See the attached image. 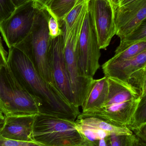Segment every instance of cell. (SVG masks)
Segmentation results:
<instances>
[{
  "instance_id": "obj_35",
  "label": "cell",
  "mask_w": 146,
  "mask_h": 146,
  "mask_svg": "<svg viewBox=\"0 0 146 146\" xmlns=\"http://www.w3.org/2000/svg\"><path fill=\"white\" fill-rule=\"evenodd\" d=\"M106 1H108L110 2V3H111V4H112V2H111V0H106Z\"/></svg>"
},
{
  "instance_id": "obj_3",
  "label": "cell",
  "mask_w": 146,
  "mask_h": 146,
  "mask_svg": "<svg viewBox=\"0 0 146 146\" xmlns=\"http://www.w3.org/2000/svg\"><path fill=\"white\" fill-rule=\"evenodd\" d=\"M108 78L109 92L105 102L98 111L87 115L97 116L115 125L127 127L139 102L140 94L128 82Z\"/></svg>"
},
{
  "instance_id": "obj_5",
  "label": "cell",
  "mask_w": 146,
  "mask_h": 146,
  "mask_svg": "<svg viewBox=\"0 0 146 146\" xmlns=\"http://www.w3.org/2000/svg\"><path fill=\"white\" fill-rule=\"evenodd\" d=\"M0 111L5 117L40 113L36 99L17 80L8 66L0 71Z\"/></svg>"
},
{
  "instance_id": "obj_13",
  "label": "cell",
  "mask_w": 146,
  "mask_h": 146,
  "mask_svg": "<svg viewBox=\"0 0 146 146\" xmlns=\"http://www.w3.org/2000/svg\"><path fill=\"white\" fill-rule=\"evenodd\" d=\"M146 64V51L127 60L118 63L106 62L102 66L104 76L128 82L133 74Z\"/></svg>"
},
{
  "instance_id": "obj_20",
  "label": "cell",
  "mask_w": 146,
  "mask_h": 146,
  "mask_svg": "<svg viewBox=\"0 0 146 146\" xmlns=\"http://www.w3.org/2000/svg\"><path fill=\"white\" fill-rule=\"evenodd\" d=\"M146 123V95L141 97L134 114L127 127L133 132L135 129Z\"/></svg>"
},
{
  "instance_id": "obj_26",
  "label": "cell",
  "mask_w": 146,
  "mask_h": 146,
  "mask_svg": "<svg viewBox=\"0 0 146 146\" xmlns=\"http://www.w3.org/2000/svg\"><path fill=\"white\" fill-rule=\"evenodd\" d=\"M8 53L5 50L3 45L1 38L0 36V71L3 67L8 66Z\"/></svg>"
},
{
  "instance_id": "obj_10",
  "label": "cell",
  "mask_w": 146,
  "mask_h": 146,
  "mask_svg": "<svg viewBox=\"0 0 146 146\" xmlns=\"http://www.w3.org/2000/svg\"><path fill=\"white\" fill-rule=\"evenodd\" d=\"M50 59L53 79L56 88L68 101L75 106L71 81L64 58L62 35L51 39Z\"/></svg>"
},
{
  "instance_id": "obj_33",
  "label": "cell",
  "mask_w": 146,
  "mask_h": 146,
  "mask_svg": "<svg viewBox=\"0 0 146 146\" xmlns=\"http://www.w3.org/2000/svg\"><path fill=\"white\" fill-rule=\"evenodd\" d=\"M4 119V116L2 113L0 111V127L1 125L3 123V121Z\"/></svg>"
},
{
  "instance_id": "obj_12",
  "label": "cell",
  "mask_w": 146,
  "mask_h": 146,
  "mask_svg": "<svg viewBox=\"0 0 146 146\" xmlns=\"http://www.w3.org/2000/svg\"><path fill=\"white\" fill-rule=\"evenodd\" d=\"M36 115L4 116L0 127V136L13 140L34 141L33 129Z\"/></svg>"
},
{
  "instance_id": "obj_4",
  "label": "cell",
  "mask_w": 146,
  "mask_h": 146,
  "mask_svg": "<svg viewBox=\"0 0 146 146\" xmlns=\"http://www.w3.org/2000/svg\"><path fill=\"white\" fill-rule=\"evenodd\" d=\"M33 138L44 146H87L75 121L45 114L35 116Z\"/></svg>"
},
{
  "instance_id": "obj_11",
  "label": "cell",
  "mask_w": 146,
  "mask_h": 146,
  "mask_svg": "<svg viewBox=\"0 0 146 146\" xmlns=\"http://www.w3.org/2000/svg\"><path fill=\"white\" fill-rule=\"evenodd\" d=\"M116 35L120 38L132 33L146 19V0H135L114 8Z\"/></svg>"
},
{
  "instance_id": "obj_27",
  "label": "cell",
  "mask_w": 146,
  "mask_h": 146,
  "mask_svg": "<svg viewBox=\"0 0 146 146\" xmlns=\"http://www.w3.org/2000/svg\"><path fill=\"white\" fill-rule=\"evenodd\" d=\"M133 132L141 141L146 143V123L141 125Z\"/></svg>"
},
{
  "instance_id": "obj_1",
  "label": "cell",
  "mask_w": 146,
  "mask_h": 146,
  "mask_svg": "<svg viewBox=\"0 0 146 146\" xmlns=\"http://www.w3.org/2000/svg\"><path fill=\"white\" fill-rule=\"evenodd\" d=\"M8 65L17 80L37 101L40 114L75 121L80 113L79 108L40 76L24 52L16 47L9 49Z\"/></svg>"
},
{
  "instance_id": "obj_19",
  "label": "cell",
  "mask_w": 146,
  "mask_h": 146,
  "mask_svg": "<svg viewBox=\"0 0 146 146\" xmlns=\"http://www.w3.org/2000/svg\"><path fill=\"white\" fill-rule=\"evenodd\" d=\"M88 1V0H77L72 10L65 16L62 20L60 21L66 30L71 29L80 15L87 7Z\"/></svg>"
},
{
  "instance_id": "obj_28",
  "label": "cell",
  "mask_w": 146,
  "mask_h": 146,
  "mask_svg": "<svg viewBox=\"0 0 146 146\" xmlns=\"http://www.w3.org/2000/svg\"><path fill=\"white\" fill-rule=\"evenodd\" d=\"M88 146H111L110 135L88 145Z\"/></svg>"
},
{
  "instance_id": "obj_6",
  "label": "cell",
  "mask_w": 146,
  "mask_h": 146,
  "mask_svg": "<svg viewBox=\"0 0 146 146\" xmlns=\"http://www.w3.org/2000/svg\"><path fill=\"white\" fill-rule=\"evenodd\" d=\"M88 7V5L70 30H66L62 24L60 25L62 30L64 58L71 81L75 106L78 108L81 107L94 79H88L82 74L78 65L77 57V42Z\"/></svg>"
},
{
  "instance_id": "obj_2",
  "label": "cell",
  "mask_w": 146,
  "mask_h": 146,
  "mask_svg": "<svg viewBox=\"0 0 146 146\" xmlns=\"http://www.w3.org/2000/svg\"><path fill=\"white\" fill-rule=\"evenodd\" d=\"M36 6L31 33L24 41L15 47L29 57L38 72L47 82L56 88L53 79L50 59L51 38L48 28L49 13L46 9L40 8Z\"/></svg>"
},
{
  "instance_id": "obj_21",
  "label": "cell",
  "mask_w": 146,
  "mask_h": 146,
  "mask_svg": "<svg viewBox=\"0 0 146 146\" xmlns=\"http://www.w3.org/2000/svg\"><path fill=\"white\" fill-rule=\"evenodd\" d=\"M139 93L141 97L146 95V64L130 76L128 82Z\"/></svg>"
},
{
  "instance_id": "obj_18",
  "label": "cell",
  "mask_w": 146,
  "mask_h": 146,
  "mask_svg": "<svg viewBox=\"0 0 146 146\" xmlns=\"http://www.w3.org/2000/svg\"><path fill=\"white\" fill-rule=\"evenodd\" d=\"M77 0H53L46 8L52 16L61 21L74 7ZM90 0H88L90 1Z\"/></svg>"
},
{
  "instance_id": "obj_36",
  "label": "cell",
  "mask_w": 146,
  "mask_h": 146,
  "mask_svg": "<svg viewBox=\"0 0 146 146\" xmlns=\"http://www.w3.org/2000/svg\"></svg>"
},
{
  "instance_id": "obj_14",
  "label": "cell",
  "mask_w": 146,
  "mask_h": 146,
  "mask_svg": "<svg viewBox=\"0 0 146 146\" xmlns=\"http://www.w3.org/2000/svg\"><path fill=\"white\" fill-rule=\"evenodd\" d=\"M109 92L108 78L93 79L88 93L82 105V113L92 114L98 111L106 100Z\"/></svg>"
},
{
  "instance_id": "obj_8",
  "label": "cell",
  "mask_w": 146,
  "mask_h": 146,
  "mask_svg": "<svg viewBox=\"0 0 146 146\" xmlns=\"http://www.w3.org/2000/svg\"><path fill=\"white\" fill-rule=\"evenodd\" d=\"M37 6L34 0L16 8L9 17L0 23V33L9 49L15 47L30 34Z\"/></svg>"
},
{
  "instance_id": "obj_16",
  "label": "cell",
  "mask_w": 146,
  "mask_h": 146,
  "mask_svg": "<svg viewBox=\"0 0 146 146\" xmlns=\"http://www.w3.org/2000/svg\"><path fill=\"white\" fill-rule=\"evenodd\" d=\"M146 51V39L136 42L121 52L115 53L114 56L106 62L118 63L133 58Z\"/></svg>"
},
{
  "instance_id": "obj_30",
  "label": "cell",
  "mask_w": 146,
  "mask_h": 146,
  "mask_svg": "<svg viewBox=\"0 0 146 146\" xmlns=\"http://www.w3.org/2000/svg\"><path fill=\"white\" fill-rule=\"evenodd\" d=\"M32 0H10L11 3L15 8L21 7Z\"/></svg>"
},
{
  "instance_id": "obj_31",
  "label": "cell",
  "mask_w": 146,
  "mask_h": 146,
  "mask_svg": "<svg viewBox=\"0 0 146 146\" xmlns=\"http://www.w3.org/2000/svg\"><path fill=\"white\" fill-rule=\"evenodd\" d=\"M134 1H135V0H121V1L119 3V4H118V6L116 7H122V6H124V5L129 3L131 2Z\"/></svg>"
},
{
  "instance_id": "obj_29",
  "label": "cell",
  "mask_w": 146,
  "mask_h": 146,
  "mask_svg": "<svg viewBox=\"0 0 146 146\" xmlns=\"http://www.w3.org/2000/svg\"><path fill=\"white\" fill-rule=\"evenodd\" d=\"M38 7L40 8L46 9L50 5L53 0H34Z\"/></svg>"
},
{
  "instance_id": "obj_24",
  "label": "cell",
  "mask_w": 146,
  "mask_h": 146,
  "mask_svg": "<svg viewBox=\"0 0 146 146\" xmlns=\"http://www.w3.org/2000/svg\"><path fill=\"white\" fill-rule=\"evenodd\" d=\"M15 9L10 0H0V23L9 17Z\"/></svg>"
},
{
  "instance_id": "obj_34",
  "label": "cell",
  "mask_w": 146,
  "mask_h": 146,
  "mask_svg": "<svg viewBox=\"0 0 146 146\" xmlns=\"http://www.w3.org/2000/svg\"><path fill=\"white\" fill-rule=\"evenodd\" d=\"M137 146H146V143L142 142L139 139V144Z\"/></svg>"
},
{
  "instance_id": "obj_23",
  "label": "cell",
  "mask_w": 146,
  "mask_h": 146,
  "mask_svg": "<svg viewBox=\"0 0 146 146\" xmlns=\"http://www.w3.org/2000/svg\"><path fill=\"white\" fill-rule=\"evenodd\" d=\"M49 34L51 39H54L62 34L59 21L49 13L48 19Z\"/></svg>"
},
{
  "instance_id": "obj_22",
  "label": "cell",
  "mask_w": 146,
  "mask_h": 146,
  "mask_svg": "<svg viewBox=\"0 0 146 146\" xmlns=\"http://www.w3.org/2000/svg\"><path fill=\"white\" fill-rule=\"evenodd\" d=\"M111 146H137L139 139L135 135L113 134L110 135Z\"/></svg>"
},
{
  "instance_id": "obj_32",
  "label": "cell",
  "mask_w": 146,
  "mask_h": 146,
  "mask_svg": "<svg viewBox=\"0 0 146 146\" xmlns=\"http://www.w3.org/2000/svg\"><path fill=\"white\" fill-rule=\"evenodd\" d=\"M121 0H111L112 5H113V7H117L119 4V3L121 1Z\"/></svg>"
},
{
  "instance_id": "obj_15",
  "label": "cell",
  "mask_w": 146,
  "mask_h": 146,
  "mask_svg": "<svg viewBox=\"0 0 146 146\" xmlns=\"http://www.w3.org/2000/svg\"><path fill=\"white\" fill-rule=\"evenodd\" d=\"M77 125L87 127L98 130H102L110 134H133V132L126 127L117 126L93 115L80 113L75 121Z\"/></svg>"
},
{
  "instance_id": "obj_25",
  "label": "cell",
  "mask_w": 146,
  "mask_h": 146,
  "mask_svg": "<svg viewBox=\"0 0 146 146\" xmlns=\"http://www.w3.org/2000/svg\"><path fill=\"white\" fill-rule=\"evenodd\" d=\"M0 146H44L35 141H23L5 139L0 136Z\"/></svg>"
},
{
  "instance_id": "obj_9",
  "label": "cell",
  "mask_w": 146,
  "mask_h": 146,
  "mask_svg": "<svg viewBox=\"0 0 146 146\" xmlns=\"http://www.w3.org/2000/svg\"><path fill=\"white\" fill-rule=\"evenodd\" d=\"M88 5L93 14L100 48L106 50L116 35L113 5L106 0H90Z\"/></svg>"
},
{
  "instance_id": "obj_17",
  "label": "cell",
  "mask_w": 146,
  "mask_h": 146,
  "mask_svg": "<svg viewBox=\"0 0 146 146\" xmlns=\"http://www.w3.org/2000/svg\"><path fill=\"white\" fill-rule=\"evenodd\" d=\"M146 39V19H145L132 33L120 38V43L115 53L121 52L136 42Z\"/></svg>"
},
{
  "instance_id": "obj_7",
  "label": "cell",
  "mask_w": 146,
  "mask_h": 146,
  "mask_svg": "<svg viewBox=\"0 0 146 146\" xmlns=\"http://www.w3.org/2000/svg\"><path fill=\"white\" fill-rule=\"evenodd\" d=\"M100 50L93 14L88 5L77 45L79 68L82 74L88 79H93L100 67Z\"/></svg>"
}]
</instances>
